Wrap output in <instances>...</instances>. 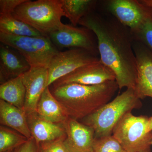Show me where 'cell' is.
<instances>
[{
	"label": "cell",
	"mask_w": 152,
	"mask_h": 152,
	"mask_svg": "<svg viewBox=\"0 0 152 152\" xmlns=\"http://www.w3.org/2000/svg\"><path fill=\"white\" fill-rule=\"evenodd\" d=\"M31 66L18 51L2 43L0 45L1 84L21 76Z\"/></svg>",
	"instance_id": "cell-15"
},
{
	"label": "cell",
	"mask_w": 152,
	"mask_h": 152,
	"mask_svg": "<svg viewBox=\"0 0 152 152\" xmlns=\"http://www.w3.org/2000/svg\"><path fill=\"white\" fill-rule=\"evenodd\" d=\"M0 98L11 104L24 110L26 89L21 76L1 84Z\"/></svg>",
	"instance_id": "cell-19"
},
{
	"label": "cell",
	"mask_w": 152,
	"mask_h": 152,
	"mask_svg": "<svg viewBox=\"0 0 152 152\" xmlns=\"http://www.w3.org/2000/svg\"><path fill=\"white\" fill-rule=\"evenodd\" d=\"M99 60L98 56L85 49L72 48L59 51L53 57L48 68V86L78 68Z\"/></svg>",
	"instance_id": "cell-7"
},
{
	"label": "cell",
	"mask_w": 152,
	"mask_h": 152,
	"mask_svg": "<svg viewBox=\"0 0 152 152\" xmlns=\"http://www.w3.org/2000/svg\"><path fill=\"white\" fill-rule=\"evenodd\" d=\"M60 1L65 17L75 26H77L83 18L96 10L98 3L93 0Z\"/></svg>",
	"instance_id": "cell-18"
},
{
	"label": "cell",
	"mask_w": 152,
	"mask_h": 152,
	"mask_svg": "<svg viewBox=\"0 0 152 152\" xmlns=\"http://www.w3.org/2000/svg\"><path fill=\"white\" fill-rule=\"evenodd\" d=\"M13 151H8L6 152H12Z\"/></svg>",
	"instance_id": "cell-29"
},
{
	"label": "cell",
	"mask_w": 152,
	"mask_h": 152,
	"mask_svg": "<svg viewBox=\"0 0 152 152\" xmlns=\"http://www.w3.org/2000/svg\"><path fill=\"white\" fill-rule=\"evenodd\" d=\"M21 77L26 89L24 110L28 114L36 112L41 96L48 87V71L47 68L33 67Z\"/></svg>",
	"instance_id": "cell-12"
},
{
	"label": "cell",
	"mask_w": 152,
	"mask_h": 152,
	"mask_svg": "<svg viewBox=\"0 0 152 152\" xmlns=\"http://www.w3.org/2000/svg\"><path fill=\"white\" fill-rule=\"evenodd\" d=\"M27 0H1L0 15H12L15 9Z\"/></svg>",
	"instance_id": "cell-25"
},
{
	"label": "cell",
	"mask_w": 152,
	"mask_h": 152,
	"mask_svg": "<svg viewBox=\"0 0 152 152\" xmlns=\"http://www.w3.org/2000/svg\"><path fill=\"white\" fill-rule=\"evenodd\" d=\"M1 43L16 50L31 67L48 68L53 57L59 52L48 37H18L0 32Z\"/></svg>",
	"instance_id": "cell-5"
},
{
	"label": "cell",
	"mask_w": 152,
	"mask_h": 152,
	"mask_svg": "<svg viewBox=\"0 0 152 152\" xmlns=\"http://www.w3.org/2000/svg\"><path fill=\"white\" fill-rule=\"evenodd\" d=\"M140 1L144 4L152 7V0H141Z\"/></svg>",
	"instance_id": "cell-28"
},
{
	"label": "cell",
	"mask_w": 152,
	"mask_h": 152,
	"mask_svg": "<svg viewBox=\"0 0 152 152\" xmlns=\"http://www.w3.org/2000/svg\"><path fill=\"white\" fill-rule=\"evenodd\" d=\"M55 46L61 48L85 49L98 56V41L94 33L88 28L63 24L48 36Z\"/></svg>",
	"instance_id": "cell-8"
},
{
	"label": "cell",
	"mask_w": 152,
	"mask_h": 152,
	"mask_svg": "<svg viewBox=\"0 0 152 152\" xmlns=\"http://www.w3.org/2000/svg\"><path fill=\"white\" fill-rule=\"evenodd\" d=\"M151 145L152 146V140H151Z\"/></svg>",
	"instance_id": "cell-31"
},
{
	"label": "cell",
	"mask_w": 152,
	"mask_h": 152,
	"mask_svg": "<svg viewBox=\"0 0 152 152\" xmlns=\"http://www.w3.org/2000/svg\"><path fill=\"white\" fill-rule=\"evenodd\" d=\"M28 140L25 136L10 128L0 126V152L13 151Z\"/></svg>",
	"instance_id": "cell-21"
},
{
	"label": "cell",
	"mask_w": 152,
	"mask_h": 152,
	"mask_svg": "<svg viewBox=\"0 0 152 152\" xmlns=\"http://www.w3.org/2000/svg\"><path fill=\"white\" fill-rule=\"evenodd\" d=\"M12 15L47 37L62 26L65 17L60 0H27Z\"/></svg>",
	"instance_id": "cell-4"
},
{
	"label": "cell",
	"mask_w": 152,
	"mask_h": 152,
	"mask_svg": "<svg viewBox=\"0 0 152 152\" xmlns=\"http://www.w3.org/2000/svg\"><path fill=\"white\" fill-rule=\"evenodd\" d=\"M106 3L110 14L131 31L139 28L152 15V7L140 0H110Z\"/></svg>",
	"instance_id": "cell-9"
},
{
	"label": "cell",
	"mask_w": 152,
	"mask_h": 152,
	"mask_svg": "<svg viewBox=\"0 0 152 152\" xmlns=\"http://www.w3.org/2000/svg\"><path fill=\"white\" fill-rule=\"evenodd\" d=\"M65 138L42 145L39 147L40 152H70L64 143Z\"/></svg>",
	"instance_id": "cell-24"
},
{
	"label": "cell",
	"mask_w": 152,
	"mask_h": 152,
	"mask_svg": "<svg viewBox=\"0 0 152 152\" xmlns=\"http://www.w3.org/2000/svg\"><path fill=\"white\" fill-rule=\"evenodd\" d=\"M79 24L94 33L100 60L113 71L119 88H134L137 63L131 30L111 14L95 10L83 18Z\"/></svg>",
	"instance_id": "cell-1"
},
{
	"label": "cell",
	"mask_w": 152,
	"mask_h": 152,
	"mask_svg": "<svg viewBox=\"0 0 152 152\" xmlns=\"http://www.w3.org/2000/svg\"><path fill=\"white\" fill-rule=\"evenodd\" d=\"M148 132H152V116L149 118L148 123Z\"/></svg>",
	"instance_id": "cell-27"
},
{
	"label": "cell",
	"mask_w": 152,
	"mask_h": 152,
	"mask_svg": "<svg viewBox=\"0 0 152 152\" xmlns=\"http://www.w3.org/2000/svg\"><path fill=\"white\" fill-rule=\"evenodd\" d=\"M118 88L115 81H110L93 86L64 85L50 90L69 117L78 121L109 102Z\"/></svg>",
	"instance_id": "cell-2"
},
{
	"label": "cell",
	"mask_w": 152,
	"mask_h": 152,
	"mask_svg": "<svg viewBox=\"0 0 152 152\" xmlns=\"http://www.w3.org/2000/svg\"><path fill=\"white\" fill-rule=\"evenodd\" d=\"M0 32L18 37L44 36L29 25L14 18L12 15H0Z\"/></svg>",
	"instance_id": "cell-20"
},
{
	"label": "cell",
	"mask_w": 152,
	"mask_h": 152,
	"mask_svg": "<svg viewBox=\"0 0 152 152\" xmlns=\"http://www.w3.org/2000/svg\"><path fill=\"white\" fill-rule=\"evenodd\" d=\"M92 152H127L113 135L95 138Z\"/></svg>",
	"instance_id": "cell-22"
},
{
	"label": "cell",
	"mask_w": 152,
	"mask_h": 152,
	"mask_svg": "<svg viewBox=\"0 0 152 152\" xmlns=\"http://www.w3.org/2000/svg\"><path fill=\"white\" fill-rule=\"evenodd\" d=\"M135 90L128 88L100 108L81 120L94 130L95 138L111 135L115 126L124 116L142 106Z\"/></svg>",
	"instance_id": "cell-3"
},
{
	"label": "cell",
	"mask_w": 152,
	"mask_h": 152,
	"mask_svg": "<svg viewBox=\"0 0 152 152\" xmlns=\"http://www.w3.org/2000/svg\"><path fill=\"white\" fill-rule=\"evenodd\" d=\"M36 112L44 119L64 124L69 118L64 108L52 94L49 87L44 91L37 106Z\"/></svg>",
	"instance_id": "cell-17"
},
{
	"label": "cell",
	"mask_w": 152,
	"mask_h": 152,
	"mask_svg": "<svg viewBox=\"0 0 152 152\" xmlns=\"http://www.w3.org/2000/svg\"><path fill=\"white\" fill-rule=\"evenodd\" d=\"M12 152H40L39 147L32 137L24 143L13 150Z\"/></svg>",
	"instance_id": "cell-26"
},
{
	"label": "cell",
	"mask_w": 152,
	"mask_h": 152,
	"mask_svg": "<svg viewBox=\"0 0 152 152\" xmlns=\"http://www.w3.org/2000/svg\"><path fill=\"white\" fill-rule=\"evenodd\" d=\"M131 32L134 40L144 44L152 52V15L139 28Z\"/></svg>",
	"instance_id": "cell-23"
},
{
	"label": "cell",
	"mask_w": 152,
	"mask_h": 152,
	"mask_svg": "<svg viewBox=\"0 0 152 152\" xmlns=\"http://www.w3.org/2000/svg\"><path fill=\"white\" fill-rule=\"evenodd\" d=\"M151 152V151H145V152Z\"/></svg>",
	"instance_id": "cell-30"
},
{
	"label": "cell",
	"mask_w": 152,
	"mask_h": 152,
	"mask_svg": "<svg viewBox=\"0 0 152 152\" xmlns=\"http://www.w3.org/2000/svg\"><path fill=\"white\" fill-rule=\"evenodd\" d=\"M0 123L10 128L28 139L32 137L24 110L0 100Z\"/></svg>",
	"instance_id": "cell-16"
},
{
	"label": "cell",
	"mask_w": 152,
	"mask_h": 152,
	"mask_svg": "<svg viewBox=\"0 0 152 152\" xmlns=\"http://www.w3.org/2000/svg\"><path fill=\"white\" fill-rule=\"evenodd\" d=\"M137 63L134 90L140 99L152 98V52L144 44L134 39Z\"/></svg>",
	"instance_id": "cell-11"
},
{
	"label": "cell",
	"mask_w": 152,
	"mask_h": 152,
	"mask_svg": "<svg viewBox=\"0 0 152 152\" xmlns=\"http://www.w3.org/2000/svg\"><path fill=\"white\" fill-rule=\"evenodd\" d=\"M64 143L70 152H92L95 133L91 128L69 117L64 124Z\"/></svg>",
	"instance_id": "cell-13"
},
{
	"label": "cell",
	"mask_w": 152,
	"mask_h": 152,
	"mask_svg": "<svg viewBox=\"0 0 152 152\" xmlns=\"http://www.w3.org/2000/svg\"><path fill=\"white\" fill-rule=\"evenodd\" d=\"M149 118L135 116L131 113L125 115L115 126L113 135L127 152L151 151L152 132H148Z\"/></svg>",
	"instance_id": "cell-6"
},
{
	"label": "cell",
	"mask_w": 152,
	"mask_h": 152,
	"mask_svg": "<svg viewBox=\"0 0 152 152\" xmlns=\"http://www.w3.org/2000/svg\"><path fill=\"white\" fill-rule=\"evenodd\" d=\"M27 118L32 137L39 147L66 137L63 124H55L44 119L36 112L27 114Z\"/></svg>",
	"instance_id": "cell-14"
},
{
	"label": "cell",
	"mask_w": 152,
	"mask_h": 152,
	"mask_svg": "<svg viewBox=\"0 0 152 152\" xmlns=\"http://www.w3.org/2000/svg\"><path fill=\"white\" fill-rule=\"evenodd\" d=\"M110 81H115V74L99 60L78 68L52 85L54 87L70 84L93 86Z\"/></svg>",
	"instance_id": "cell-10"
}]
</instances>
